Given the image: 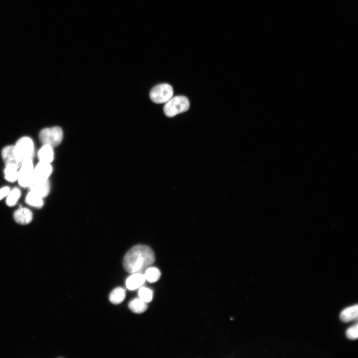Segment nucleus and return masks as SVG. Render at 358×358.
Segmentation results:
<instances>
[{"instance_id":"1","label":"nucleus","mask_w":358,"mask_h":358,"mask_svg":"<svg viewBox=\"0 0 358 358\" xmlns=\"http://www.w3.org/2000/svg\"><path fill=\"white\" fill-rule=\"evenodd\" d=\"M153 251L145 245H138L132 248L124 259V266L128 272L145 273L155 262Z\"/></svg>"},{"instance_id":"2","label":"nucleus","mask_w":358,"mask_h":358,"mask_svg":"<svg viewBox=\"0 0 358 358\" xmlns=\"http://www.w3.org/2000/svg\"><path fill=\"white\" fill-rule=\"evenodd\" d=\"M190 102L187 98L178 96L172 98L164 105V111L165 115L170 117L187 111L190 108Z\"/></svg>"},{"instance_id":"3","label":"nucleus","mask_w":358,"mask_h":358,"mask_svg":"<svg viewBox=\"0 0 358 358\" xmlns=\"http://www.w3.org/2000/svg\"><path fill=\"white\" fill-rule=\"evenodd\" d=\"M63 133L61 128L54 127L43 130L40 134L41 142L44 145L52 148L59 146L62 141Z\"/></svg>"},{"instance_id":"4","label":"nucleus","mask_w":358,"mask_h":358,"mask_svg":"<svg viewBox=\"0 0 358 358\" xmlns=\"http://www.w3.org/2000/svg\"><path fill=\"white\" fill-rule=\"evenodd\" d=\"M172 87L168 84H161L153 88L150 92V98L156 103H164L169 101L173 96Z\"/></svg>"},{"instance_id":"5","label":"nucleus","mask_w":358,"mask_h":358,"mask_svg":"<svg viewBox=\"0 0 358 358\" xmlns=\"http://www.w3.org/2000/svg\"><path fill=\"white\" fill-rule=\"evenodd\" d=\"M18 174V180L22 187H29L33 179L34 165L32 159H24Z\"/></svg>"},{"instance_id":"6","label":"nucleus","mask_w":358,"mask_h":358,"mask_svg":"<svg viewBox=\"0 0 358 358\" xmlns=\"http://www.w3.org/2000/svg\"><path fill=\"white\" fill-rule=\"evenodd\" d=\"M15 148L17 154L23 161L26 159H33L35 147L32 140L30 138L26 137L20 139Z\"/></svg>"},{"instance_id":"7","label":"nucleus","mask_w":358,"mask_h":358,"mask_svg":"<svg viewBox=\"0 0 358 358\" xmlns=\"http://www.w3.org/2000/svg\"><path fill=\"white\" fill-rule=\"evenodd\" d=\"M2 157L6 166L12 165L18 169L23 162L17 154L14 146L4 148L2 151Z\"/></svg>"},{"instance_id":"8","label":"nucleus","mask_w":358,"mask_h":358,"mask_svg":"<svg viewBox=\"0 0 358 358\" xmlns=\"http://www.w3.org/2000/svg\"><path fill=\"white\" fill-rule=\"evenodd\" d=\"M52 172V167L50 163L40 161L34 169L33 181H47Z\"/></svg>"},{"instance_id":"9","label":"nucleus","mask_w":358,"mask_h":358,"mask_svg":"<svg viewBox=\"0 0 358 358\" xmlns=\"http://www.w3.org/2000/svg\"><path fill=\"white\" fill-rule=\"evenodd\" d=\"M29 187L31 191L39 195L43 198L47 197L50 192L49 180L45 181L33 180Z\"/></svg>"},{"instance_id":"10","label":"nucleus","mask_w":358,"mask_h":358,"mask_svg":"<svg viewBox=\"0 0 358 358\" xmlns=\"http://www.w3.org/2000/svg\"><path fill=\"white\" fill-rule=\"evenodd\" d=\"M14 218L17 223L26 225L30 223L32 221L33 214L29 209L26 207H21L15 212Z\"/></svg>"},{"instance_id":"11","label":"nucleus","mask_w":358,"mask_h":358,"mask_svg":"<svg viewBox=\"0 0 358 358\" xmlns=\"http://www.w3.org/2000/svg\"><path fill=\"white\" fill-rule=\"evenodd\" d=\"M146 280L144 274L133 273L127 280L126 286L129 290L134 291L141 288L145 284Z\"/></svg>"},{"instance_id":"12","label":"nucleus","mask_w":358,"mask_h":358,"mask_svg":"<svg viewBox=\"0 0 358 358\" xmlns=\"http://www.w3.org/2000/svg\"><path fill=\"white\" fill-rule=\"evenodd\" d=\"M358 315V306L355 305L344 309L340 313V318L344 322H349L357 319Z\"/></svg>"},{"instance_id":"13","label":"nucleus","mask_w":358,"mask_h":358,"mask_svg":"<svg viewBox=\"0 0 358 358\" xmlns=\"http://www.w3.org/2000/svg\"><path fill=\"white\" fill-rule=\"evenodd\" d=\"M38 157L41 162L51 164L54 159L53 148L44 145L38 153Z\"/></svg>"},{"instance_id":"14","label":"nucleus","mask_w":358,"mask_h":358,"mask_svg":"<svg viewBox=\"0 0 358 358\" xmlns=\"http://www.w3.org/2000/svg\"><path fill=\"white\" fill-rule=\"evenodd\" d=\"M126 291L122 288L118 287L113 290L109 295V301L113 304H121L125 299Z\"/></svg>"},{"instance_id":"15","label":"nucleus","mask_w":358,"mask_h":358,"mask_svg":"<svg viewBox=\"0 0 358 358\" xmlns=\"http://www.w3.org/2000/svg\"><path fill=\"white\" fill-rule=\"evenodd\" d=\"M148 303L140 298L132 301L129 305L130 309L134 313L141 314L145 312L148 309Z\"/></svg>"},{"instance_id":"16","label":"nucleus","mask_w":358,"mask_h":358,"mask_svg":"<svg viewBox=\"0 0 358 358\" xmlns=\"http://www.w3.org/2000/svg\"><path fill=\"white\" fill-rule=\"evenodd\" d=\"M26 201L30 206L40 208L44 205L43 198L31 191L27 195Z\"/></svg>"},{"instance_id":"17","label":"nucleus","mask_w":358,"mask_h":358,"mask_svg":"<svg viewBox=\"0 0 358 358\" xmlns=\"http://www.w3.org/2000/svg\"><path fill=\"white\" fill-rule=\"evenodd\" d=\"M144 275L146 280L151 283H154L160 279L161 274L158 269L150 267L146 270Z\"/></svg>"},{"instance_id":"18","label":"nucleus","mask_w":358,"mask_h":358,"mask_svg":"<svg viewBox=\"0 0 358 358\" xmlns=\"http://www.w3.org/2000/svg\"><path fill=\"white\" fill-rule=\"evenodd\" d=\"M18 168L12 165L6 166L5 169V179L10 182H14L18 180Z\"/></svg>"},{"instance_id":"19","label":"nucleus","mask_w":358,"mask_h":358,"mask_svg":"<svg viewBox=\"0 0 358 358\" xmlns=\"http://www.w3.org/2000/svg\"><path fill=\"white\" fill-rule=\"evenodd\" d=\"M21 195V191L17 188L13 189L11 191H10L7 196L8 197L6 200L7 205L9 206H15L20 199Z\"/></svg>"},{"instance_id":"20","label":"nucleus","mask_w":358,"mask_h":358,"mask_svg":"<svg viewBox=\"0 0 358 358\" xmlns=\"http://www.w3.org/2000/svg\"><path fill=\"white\" fill-rule=\"evenodd\" d=\"M139 298L147 303L151 302L153 300V291L147 288H141L139 291Z\"/></svg>"},{"instance_id":"21","label":"nucleus","mask_w":358,"mask_h":358,"mask_svg":"<svg viewBox=\"0 0 358 358\" xmlns=\"http://www.w3.org/2000/svg\"><path fill=\"white\" fill-rule=\"evenodd\" d=\"M358 324L350 327L346 331V336L349 339L355 340L358 337Z\"/></svg>"},{"instance_id":"22","label":"nucleus","mask_w":358,"mask_h":358,"mask_svg":"<svg viewBox=\"0 0 358 358\" xmlns=\"http://www.w3.org/2000/svg\"><path fill=\"white\" fill-rule=\"evenodd\" d=\"M10 192V189L8 187H5L0 189V200L7 196Z\"/></svg>"}]
</instances>
